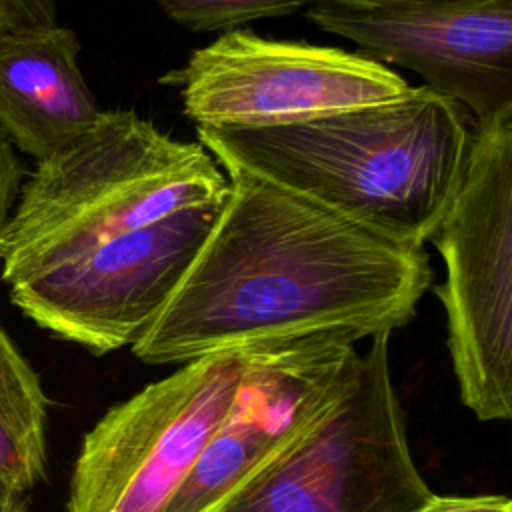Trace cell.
I'll use <instances>...</instances> for the list:
<instances>
[{"label": "cell", "mask_w": 512, "mask_h": 512, "mask_svg": "<svg viewBox=\"0 0 512 512\" xmlns=\"http://www.w3.org/2000/svg\"><path fill=\"white\" fill-rule=\"evenodd\" d=\"M180 286L132 344L146 364L314 336L352 342L406 326L432 286L406 244L242 168Z\"/></svg>", "instance_id": "6da1fadb"}, {"label": "cell", "mask_w": 512, "mask_h": 512, "mask_svg": "<svg viewBox=\"0 0 512 512\" xmlns=\"http://www.w3.org/2000/svg\"><path fill=\"white\" fill-rule=\"evenodd\" d=\"M196 132L222 168L252 172L414 246L440 226L472 144V120L426 86L296 124Z\"/></svg>", "instance_id": "7a4b0ae2"}, {"label": "cell", "mask_w": 512, "mask_h": 512, "mask_svg": "<svg viewBox=\"0 0 512 512\" xmlns=\"http://www.w3.org/2000/svg\"><path fill=\"white\" fill-rule=\"evenodd\" d=\"M220 168L202 144L174 140L134 110H102L22 184L0 240L2 280L14 288L136 228L224 202Z\"/></svg>", "instance_id": "3957f363"}, {"label": "cell", "mask_w": 512, "mask_h": 512, "mask_svg": "<svg viewBox=\"0 0 512 512\" xmlns=\"http://www.w3.org/2000/svg\"><path fill=\"white\" fill-rule=\"evenodd\" d=\"M446 278L432 286L462 404L512 418V106L476 122L462 184L432 234Z\"/></svg>", "instance_id": "277c9868"}, {"label": "cell", "mask_w": 512, "mask_h": 512, "mask_svg": "<svg viewBox=\"0 0 512 512\" xmlns=\"http://www.w3.org/2000/svg\"><path fill=\"white\" fill-rule=\"evenodd\" d=\"M390 336L370 338L336 402L220 512H416L434 496L410 450Z\"/></svg>", "instance_id": "5b68a950"}, {"label": "cell", "mask_w": 512, "mask_h": 512, "mask_svg": "<svg viewBox=\"0 0 512 512\" xmlns=\"http://www.w3.org/2000/svg\"><path fill=\"white\" fill-rule=\"evenodd\" d=\"M256 352L190 360L114 404L82 440L68 512H162L232 408Z\"/></svg>", "instance_id": "8992f818"}, {"label": "cell", "mask_w": 512, "mask_h": 512, "mask_svg": "<svg viewBox=\"0 0 512 512\" xmlns=\"http://www.w3.org/2000/svg\"><path fill=\"white\" fill-rule=\"evenodd\" d=\"M178 90L184 116L210 128H268L404 96L384 64L334 46L222 32L158 78Z\"/></svg>", "instance_id": "52a82bcc"}, {"label": "cell", "mask_w": 512, "mask_h": 512, "mask_svg": "<svg viewBox=\"0 0 512 512\" xmlns=\"http://www.w3.org/2000/svg\"><path fill=\"white\" fill-rule=\"evenodd\" d=\"M220 206L190 208L122 234L8 288L10 300L36 326L92 354L132 346L180 286Z\"/></svg>", "instance_id": "ba28073f"}, {"label": "cell", "mask_w": 512, "mask_h": 512, "mask_svg": "<svg viewBox=\"0 0 512 512\" xmlns=\"http://www.w3.org/2000/svg\"><path fill=\"white\" fill-rule=\"evenodd\" d=\"M358 354L340 336L258 346L232 408L162 512H220L336 402Z\"/></svg>", "instance_id": "9c48e42d"}, {"label": "cell", "mask_w": 512, "mask_h": 512, "mask_svg": "<svg viewBox=\"0 0 512 512\" xmlns=\"http://www.w3.org/2000/svg\"><path fill=\"white\" fill-rule=\"evenodd\" d=\"M306 18L380 64L416 72L476 122L512 106V0H312Z\"/></svg>", "instance_id": "30bf717a"}, {"label": "cell", "mask_w": 512, "mask_h": 512, "mask_svg": "<svg viewBox=\"0 0 512 512\" xmlns=\"http://www.w3.org/2000/svg\"><path fill=\"white\" fill-rule=\"evenodd\" d=\"M80 42L60 24H24L0 36V130L36 162L100 118L78 64Z\"/></svg>", "instance_id": "8fae6325"}, {"label": "cell", "mask_w": 512, "mask_h": 512, "mask_svg": "<svg viewBox=\"0 0 512 512\" xmlns=\"http://www.w3.org/2000/svg\"><path fill=\"white\" fill-rule=\"evenodd\" d=\"M46 420L40 378L0 326V480L16 496L44 478Z\"/></svg>", "instance_id": "7c38bea8"}, {"label": "cell", "mask_w": 512, "mask_h": 512, "mask_svg": "<svg viewBox=\"0 0 512 512\" xmlns=\"http://www.w3.org/2000/svg\"><path fill=\"white\" fill-rule=\"evenodd\" d=\"M170 20L192 32H230L242 24L286 16L310 0H154Z\"/></svg>", "instance_id": "4fadbf2b"}, {"label": "cell", "mask_w": 512, "mask_h": 512, "mask_svg": "<svg viewBox=\"0 0 512 512\" xmlns=\"http://www.w3.org/2000/svg\"><path fill=\"white\" fill-rule=\"evenodd\" d=\"M24 178L26 170L16 154V148L0 130V240L16 206Z\"/></svg>", "instance_id": "5bb4252c"}, {"label": "cell", "mask_w": 512, "mask_h": 512, "mask_svg": "<svg viewBox=\"0 0 512 512\" xmlns=\"http://www.w3.org/2000/svg\"><path fill=\"white\" fill-rule=\"evenodd\" d=\"M416 512H512V500L502 494H480V496L434 494Z\"/></svg>", "instance_id": "9a60e30c"}, {"label": "cell", "mask_w": 512, "mask_h": 512, "mask_svg": "<svg viewBox=\"0 0 512 512\" xmlns=\"http://www.w3.org/2000/svg\"><path fill=\"white\" fill-rule=\"evenodd\" d=\"M28 24H54L56 0H16Z\"/></svg>", "instance_id": "2e32d148"}, {"label": "cell", "mask_w": 512, "mask_h": 512, "mask_svg": "<svg viewBox=\"0 0 512 512\" xmlns=\"http://www.w3.org/2000/svg\"><path fill=\"white\" fill-rule=\"evenodd\" d=\"M28 24L16 0H0V36Z\"/></svg>", "instance_id": "e0dca14e"}, {"label": "cell", "mask_w": 512, "mask_h": 512, "mask_svg": "<svg viewBox=\"0 0 512 512\" xmlns=\"http://www.w3.org/2000/svg\"><path fill=\"white\" fill-rule=\"evenodd\" d=\"M354 4H364V6H384V4H414V2H438V0H346Z\"/></svg>", "instance_id": "ac0fdd59"}, {"label": "cell", "mask_w": 512, "mask_h": 512, "mask_svg": "<svg viewBox=\"0 0 512 512\" xmlns=\"http://www.w3.org/2000/svg\"><path fill=\"white\" fill-rule=\"evenodd\" d=\"M0 512H28L24 498L18 500H0Z\"/></svg>", "instance_id": "d6986e66"}, {"label": "cell", "mask_w": 512, "mask_h": 512, "mask_svg": "<svg viewBox=\"0 0 512 512\" xmlns=\"http://www.w3.org/2000/svg\"><path fill=\"white\" fill-rule=\"evenodd\" d=\"M18 498H22V496H16V494L0 480V500H18Z\"/></svg>", "instance_id": "ffe728a7"}]
</instances>
